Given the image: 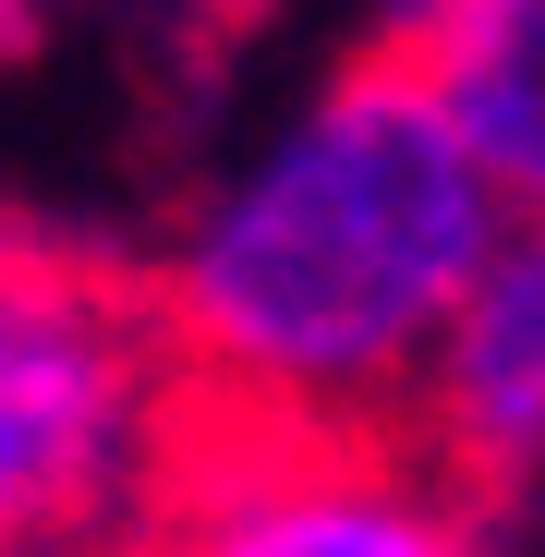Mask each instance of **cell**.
I'll list each match as a JSON object with an SVG mask.
<instances>
[{"instance_id":"obj_6","label":"cell","mask_w":545,"mask_h":557,"mask_svg":"<svg viewBox=\"0 0 545 557\" xmlns=\"http://www.w3.org/2000/svg\"><path fill=\"white\" fill-rule=\"evenodd\" d=\"M497 13V0H363V49H388V61H436L448 37H473Z\"/></svg>"},{"instance_id":"obj_7","label":"cell","mask_w":545,"mask_h":557,"mask_svg":"<svg viewBox=\"0 0 545 557\" xmlns=\"http://www.w3.org/2000/svg\"><path fill=\"white\" fill-rule=\"evenodd\" d=\"M13 25H25V0H0V37H13Z\"/></svg>"},{"instance_id":"obj_3","label":"cell","mask_w":545,"mask_h":557,"mask_svg":"<svg viewBox=\"0 0 545 557\" xmlns=\"http://www.w3.org/2000/svg\"><path fill=\"white\" fill-rule=\"evenodd\" d=\"M122 557H497V497H473L412 424L195 412Z\"/></svg>"},{"instance_id":"obj_4","label":"cell","mask_w":545,"mask_h":557,"mask_svg":"<svg viewBox=\"0 0 545 557\" xmlns=\"http://www.w3.org/2000/svg\"><path fill=\"white\" fill-rule=\"evenodd\" d=\"M412 436L473 497L545 485V219H509L485 243L473 292L436 327V363L412 388Z\"/></svg>"},{"instance_id":"obj_5","label":"cell","mask_w":545,"mask_h":557,"mask_svg":"<svg viewBox=\"0 0 545 557\" xmlns=\"http://www.w3.org/2000/svg\"><path fill=\"white\" fill-rule=\"evenodd\" d=\"M424 73H436L448 122H461V146L485 158L497 207L545 219V0H497V13L473 37H448Z\"/></svg>"},{"instance_id":"obj_1","label":"cell","mask_w":545,"mask_h":557,"mask_svg":"<svg viewBox=\"0 0 545 557\" xmlns=\"http://www.w3.org/2000/svg\"><path fill=\"white\" fill-rule=\"evenodd\" d=\"M509 231L436 73L388 49L267 98L134 267L195 412L231 424H412L436 327Z\"/></svg>"},{"instance_id":"obj_2","label":"cell","mask_w":545,"mask_h":557,"mask_svg":"<svg viewBox=\"0 0 545 557\" xmlns=\"http://www.w3.org/2000/svg\"><path fill=\"white\" fill-rule=\"evenodd\" d=\"M182 436L195 388L146 278L0 231V557H122Z\"/></svg>"}]
</instances>
